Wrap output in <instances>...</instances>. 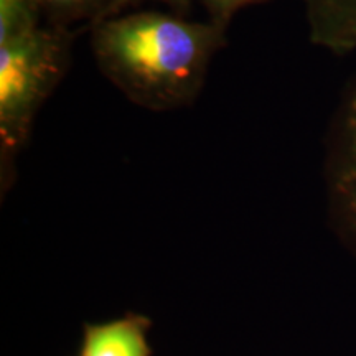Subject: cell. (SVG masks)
<instances>
[{"label":"cell","instance_id":"1","mask_svg":"<svg viewBox=\"0 0 356 356\" xmlns=\"http://www.w3.org/2000/svg\"><path fill=\"white\" fill-rule=\"evenodd\" d=\"M226 29L157 12L115 13L91 26L97 68L129 101L150 111L190 106L202 92Z\"/></svg>","mask_w":356,"mask_h":356},{"label":"cell","instance_id":"2","mask_svg":"<svg viewBox=\"0 0 356 356\" xmlns=\"http://www.w3.org/2000/svg\"><path fill=\"white\" fill-rule=\"evenodd\" d=\"M73 35L65 26H38L0 44V136L15 149L29 136L44 101L63 79Z\"/></svg>","mask_w":356,"mask_h":356},{"label":"cell","instance_id":"3","mask_svg":"<svg viewBox=\"0 0 356 356\" xmlns=\"http://www.w3.org/2000/svg\"><path fill=\"white\" fill-rule=\"evenodd\" d=\"M327 177L333 213L356 246V78L333 115Z\"/></svg>","mask_w":356,"mask_h":356},{"label":"cell","instance_id":"4","mask_svg":"<svg viewBox=\"0 0 356 356\" xmlns=\"http://www.w3.org/2000/svg\"><path fill=\"white\" fill-rule=\"evenodd\" d=\"M309 38L333 55L356 53V0H304Z\"/></svg>","mask_w":356,"mask_h":356},{"label":"cell","instance_id":"5","mask_svg":"<svg viewBox=\"0 0 356 356\" xmlns=\"http://www.w3.org/2000/svg\"><path fill=\"white\" fill-rule=\"evenodd\" d=\"M139 320L127 318L96 325L84 333L81 356H149Z\"/></svg>","mask_w":356,"mask_h":356},{"label":"cell","instance_id":"6","mask_svg":"<svg viewBox=\"0 0 356 356\" xmlns=\"http://www.w3.org/2000/svg\"><path fill=\"white\" fill-rule=\"evenodd\" d=\"M43 15L50 17L53 25L68 29L71 24L86 22L95 25L122 10V0H35Z\"/></svg>","mask_w":356,"mask_h":356},{"label":"cell","instance_id":"7","mask_svg":"<svg viewBox=\"0 0 356 356\" xmlns=\"http://www.w3.org/2000/svg\"><path fill=\"white\" fill-rule=\"evenodd\" d=\"M42 15L35 0H0V44L37 30Z\"/></svg>","mask_w":356,"mask_h":356},{"label":"cell","instance_id":"8","mask_svg":"<svg viewBox=\"0 0 356 356\" xmlns=\"http://www.w3.org/2000/svg\"><path fill=\"white\" fill-rule=\"evenodd\" d=\"M202 2L203 7L207 8L208 20L228 30L231 20L239 10L256 6V3L267 2V0H202Z\"/></svg>","mask_w":356,"mask_h":356},{"label":"cell","instance_id":"9","mask_svg":"<svg viewBox=\"0 0 356 356\" xmlns=\"http://www.w3.org/2000/svg\"><path fill=\"white\" fill-rule=\"evenodd\" d=\"M134 2H137V0H122V7H126L129 3H134ZM160 2H165L168 6L177 7V8H185L188 7L190 0H160Z\"/></svg>","mask_w":356,"mask_h":356}]
</instances>
